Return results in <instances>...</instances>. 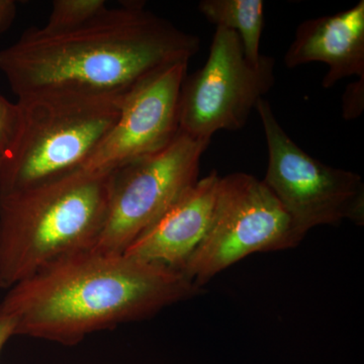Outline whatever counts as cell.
<instances>
[{
	"label": "cell",
	"instance_id": "11",
	"mask_svg": "<svg viewBox=\"0 0 364 364\" xmlns=\"http://www.w3.org/2000/svg\"><path fill=\"white\" fill-rule=\"evenodd\" d=\"M321 62L329 67L323 79L331 88L341 79H364V1L332 16L303 21L284 55L287 68Z\"/></svg>",
	"mask_w": 364,
	"mask_h": 364
},
{
	"label": "cell",
	"instance_id": "15",
	"mask_svg": "<svg viewBox=\"0 0 364 364\" xmlns=\"http://www.w3.org/2000/svg\"><path fill=\"white\" fill-rule=\"evenodd\" d=\"M363 85L364 79H359L358 81L352 83L347 88L343 100V116L345 119H355L363 112Z\"/></svg>",
	"mask_w": 364,
	"mask_h": 364
},
{
	"label": "cell",
	"instance_id": "14",
	"mask_svg": "<svg viewBox=\"0 0 364 364\" xmlns=\"http://www.w3.org/2000/svg\"><path fill=\"white\" fill-rule=\"evenodd\" d=\"M18 121V107L0 95V155L6 152L13 141Z\"/></svg>",
	"mask_w": 364,
	"mask_h": 364
},
{
	"label": "cell",
	"instance_id": "6",
	"mask_svg": "<svg viewBox=\"0 0 364 364\" xmlns=\"http://www.w3.org/2000/svg\"><path fill=\"white\" fill-rule=\"evenodd\" d=\"M267 139L268 165L263 179L303 240L313 228L348 220L364 223V184L355 172L335 168L310 156L284 130L272 105L255 107Z\"/></svg>",
	"mask_w": 364,
	"mask_h": 364
},
{
	"label": "cell",
	"instance_id": "12",
	"mask_svg": "<svg viewBox=\"0 0 364 364\" xmlns=\"http://www.w3.org/2000/svg\"><path fill=\"white\" fill-rule=\"evenodd\" d=\"M198 11L215 28L236 33L249 61H259L262 56L260 41L265 23L262 0H202Z\"/></svg>",
	"mask_w": 364,
	"mask_h": 364
},
{
	"label": "cell",
	"instance_id": "8",
	"mask_svg": "<svg viewBox=\"0 0 364 364\" xmlns=\"http://www.w3.org/2000/svg\"><path fill=\"white\" fill-rule=\"evenodd\" d=\"M274 65L265 55L249 61L240 37L215 28L205 65L182 83L179 130L207 140L219 131L240 130L274 85Z\"/></svg>",
	"mask_w": 364,
	"mask_h": 364
},
{
	"label": "cell",
	"instance_id": "16",
	"mask_svg": "<svg viewBox=\"0 0 364 364\" xmlns=\"http://www.w3.org/2000/svg\"><path fill=\"white\" fill-rule=\"evenodd\" d=\"M16 318L0 306V353L11 337L16 336Z\"/></svg>",
	"mask_w": 364,
	"mask_h": 364
},
{
	"label": "cell",
	"instance_id": "7",
	"mask_svg": "<svg viewBox=\"0 0 364 364\" xmlns=\"http://www.w3.org/2000/svg\"><path fill=\"white\" fill-rule=\"evenodd\" d=\"M210 140L179 130L166 147L109 173V202L95 248L124 253L188 188L198 181L200 159Z\"/></svg>",
	"mask_w": 364,
	"mask_h": 364
},
{
	"label": "cell",
	"instance_id": "5",
	"mask_svg": "<svg viewBox=\"0 0 364 364\" xmlns=\"http://www.w3.org/2000/svg\"><path fill=\"white\" fill-rule=\"evenodd\" d=\"M301 240L274 193L251 174L220 177L212 223L181 270L196 287L253 253L294 248Z\"/></svg>",
	"mask_w": 364,
	"mask_h": 364
},
{
	"label": "cell",
	"instance_id": "10",
	"mask_svg": "<svg viewBox=\"0 0 364 364\" xmlns=\"http://www.w3.org/2000/svg\"><path fill=\"white\" fill-rule=\"evenodd\" d=\"M220 177L214 170L198 179L124 254L181 272L210 229Z\"/></svg>",
	"mask_w": 364,
	"mask_h": 364
},
{
	"label": "cell",
	"instance_id": "3",
	"mask_svg": "<svg viewBox=\"0 0 364 364\" xmlns=\"http://www.w3.org/2000/svg\"><path fill=\"white\" fill-rule=\"evenodd\" d=\"M109 173L78 170L0 195V287L55 261L95 248L107 222Z\"/></svg>",
	"mask_w": 364,
	"mask_h": 364
},
{
	"label": "cell",
	"instance_id": "9",
	"mask_svg": "<svg viewBox=\"0 0 364 364\" xmlns=\"http://www.w3.org/2000/svg\"><path fill=\"white\" fill-rule=\"evenodd\" d=\"M188 62L160 69L124 97L121 114L81 170L111 173L168 146L179 132V97Z\"/></svg>",
	"mask_w": 364,
	"mask_h": 364
},
{
	"label": "cell",
	"instance_id": "13",
	"mask_svg": "<svg viewBox=\"0 0 364 364\" xmlns=\"http://www.w3.org/2000/svg\"><path fill=\"white\" fill-rule=\"evenodd\" d=\"M107 9L105 0H55L52 11L42 30L62 33L80 28Z\"/></svg>",
	"mask_w": 364,
	"mask_h": 364
},
{
	"label": "cell",
	"instance_id": "1",
	"mask_svg": "<svg viewBox=\"0 0 364 364\" xmlns=\"http://www.w3.org/2000/svg\"><path fill=\"white\" fill-rule=\"evenodd\" d=\"M200 49V37L130 1L67 32L28 28L0 50V71L18 100L58 90L124 97L160 69L189 63Z\"/></svg>",
	"mask_w": 364,
	"mask_h": 364
},
{
	"label": "cell",
	"instance_id": "18",
	"mask_svg": "<svg viewBox=\"0 0 364 364\" xmlns=\"http://www.w3.org/2000/svg\"><path fill=\"white\" fill-rule=\"evenodd\" d=\"M0 158H1V155H0Z\"/></svg>",
	"mask_w": 364,
	"mask_h": 364
},
{
	"label": "cell",
	"instance_id": "17",
	"mask_svg": "<svg viewBox=\"0 0 364 364\" xmlns=\"http://www.w3.org/2000/svg\"><path fill=\"white\" fill-rule=\"evenodd\" d=\"M16 16V2L14 0H0V35L6 33Z\"/></svg>",
	"mask_w": 364,
	"mask_h": 364
},
{
	"label": "cell",
	"instance_id": "4",
	"mask_svg": "<svg viewBox=\"0 0 364 364\" xmlns=\"http://www.w3.org/2000/svg\"><path fill=\"white\" fill-rule=\"evenodd\" d=\"M124 97L58 90L18 98L16 133L0 158V195L82 168L116 124Z\"/></svg>",
	"mask_w": 364,
	"mask_h": 364
},
{
	"label": "cell",
	"instance_id": "2",
	"mask_svg": "<svg viewBox=\"0 0 364 364\" xmlns=\"http://www.w3.org/2000/svg\"><path fill=\"white\" fill-rule=\"evenodd\" d=\"M200 289L176 270L90 249L18 282L0 306L16 318V336L74 346L93 333L153 317Z\"/></svg>",
	"mask_w": 364,
	"mask_h": 364
}]
</instances>
